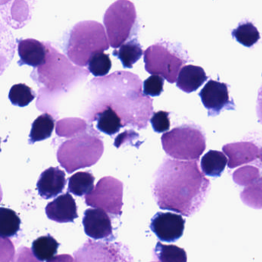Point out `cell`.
<instances>
[{
	"mask_svg": "<svg viewBox=\"0 0 262 262\" xmlns=\"http://www.w3.org/2000/svg\"><path fill=\"white\" fill-rule=\"evenodd\" d=\"M210 185L196 161L166 159L155 174L152 193L161 209L191 217L205 202Z\"/></svg>",
	"mask_w": 262,
	"mask_h": 262,
	"instance_id": "cell-1",
	"label": "cell"
},
{
	"mask_svg": "<svg viewBox=\"0 0 262 262\" xmlns=\"http://www.w3.org/2000/svg\"><path fill=\"white\" fill-rule=\"evenodd\" d=\"M108 48L110 42L102 24L84 21L76 24L72 30L67 53L72 62L79 67H85L95 54L103 53Z\"/></svg>",
	"mask_w": 262,
	"mask_h": 262,
	"instance_id": "cell-2",
	"label": "cell"
},
{
	"mask_svg": "<svg viewBox=\"0 0 262 262\" xmlns=\"http://www.w3.org/2000/svg\"><path fill=\"white\" fill-rule=\"evenodd\" d=\"M103 151V142L100 138L91 134L79 135L60 145L57 159L67 172L71 174L97 163Z\"/></svg>",
	"mask_w": 262,
	"mask_h": 262,
	"instance_id": "cell-3",
	"label": "cell"
},
{
	"mask_svg": "<svg viewBox=\"0 0 262 262\" xmlns=\"http://www.w3.org/2000/svg\"><path fill=\"white\" fill-rule=\"evenodd\" d=\"M202 130L194 125H182L162 136L163 149L177 160L197 161L206 148Z\"/></svg>",
	"mask_w": 262,
	"mask_h": 262,
	"instance_id": "cell-4",
	"label": "cell"
},
{
	"mask_svg": "<svg viewBox=\"0 0 262 262\" xmlns=\"http://www.w3.org/2000/svg\"><path fill=\"white\" fill-rule=\"evenodd\" d=\"M188 59L182 50L166 42L151 46L144 53L145 70L150 74L162 76L170 83L177 81L181 68Z\"/></svg>",
	"mask_w": 262,
	"mask_h": 262,
	"instance_id": "cell-5",
	"label": "cell"
},
{
	"mask_svg": "<svg viewBox=\"0 0 262 262\" xmlns=\"http://www.w3.org/2000/svg\"><path fill=\"white\" fill-rule=\"evenodd\" d=\"M134 4L126 0H119L112 4L104 16L108 42L113 48H119L125 43L136 24Z\"/></svg>",
	"mask_w": 262,
	"mask_h": 262,
	"instance_id": "cell-6",
	"label": "cell"
},
{
	"mask_svg": "<svg viewBox=\"0 0 262 262\" xmlns=\"http://www.w3.org/2000/svg\"><path fill=\"white\" fill-rule=\"evenodd\" d=\"M123 184L108 176L101 179L94 189L85 195V202L93 208H101L113 216L122 215Z\"/></svg>",
	"mask_w": 262,
	"mask_h": 262,
	"instance_id": "cell-7",
	"label": "cell"
},
{
	"mask_svg": "<svg viewBox=\"0 0 262 262\" xmlns=\"http://www.w3.org/2000/svg\"><path fill=\"white\" fill-rule=\"evenodd\" d=\"M76 262H133L128 247L120 243L89 239L74 252Z\"/></svg>",
	"mask_w": 262,
	"mask_h": 262,
	"instance_id": "cell-8",
	"label": "cell"
},
{
	"mask_svg": "<svg viewBox=\"0 0 262 262\" xmlns=\"http://www.w3.org/2000/svg\"><path fill=\"white\" fill-rule=\"evenodd\" d=\"M208 116L214 117L223 110H234V102L230 99L228 85L214 80H209L199 93Z\"/></svg>",
	"mask_w": 262,
	"mask_h": 262,
	"instance_id": "cell-9",
	"label": "cell"
},
{
	"mask_svg": "<svg viewBox=\"0 0 262 262\" xmlns=\"http://www.w3.org/2000/svg\"><path fill=\"white\" fill-rule=\"evenodd\" d=\"M185 219L180 214L171 212H158L151 219V228L162 242H174L183 235Z\"/></svg>",
	"mask_w": 262,
	"mask_h": 262,
	"instance_id": "cell-10",
	"label": "cell"
},
{
	"mask_svg": "<svg viewBox=\"0 0 262 262\" xmlns=\"http://www.w3.org/2000/svg\"><path fill=\"white\" fill-rule=\"evenodd\" d=\"M85 233L94 240L114 241L111 219L106 211L101 208H89L82 219Z\"/></svg>",
	"mask_w": 262,
	"mask_h": 262,
	"instance_id": "cell-11",
	"label": "cell"
},
{
	"mask_svg": "<svg viewBox=\"0 0 262 262\" xmlns=\"http://www.w3.org/2000/svg\"><path fill=\"white\" fill-rule=\"evenodd\" d=\"M46 214L50 220L58 223L74 222L75 219L78 217L76 201L67 191L47 205Z\"/></svg>",
	"mask_w": 262,
	"mask_h": 262,
	"instance_id": "cell-12",
	"label": "cell"
},
{
	"mask_svg": "<svg viewBox=\"0 0 262 262\" xmlns=\"http://www.w3.org/2000/svg\"><path fill=\"white\" fill-rule=\"evenodd\" d=\"M66 185L65 172L59 167H50L40 174L36 186L42 199H51L61 194Z\"/></svg>",
	"mask_w": 262,
	"mask_h": 262,
	"instance_id": "cell-13",
	"label": "cell"
},
{
	"mask_svg": "<svg viewBox=\"0 0 262 262\" xmlns=\"http://www.w3.org/2000/svg\"><path fill=\"white\" fill-rule=\"evenodd\" d=\"M18 53L20 57L19 66L28 65L36 68L45 65L48 49L36 39H19L18 41Z\"/></svg>",
	"mask_w": 262,
	"mask_h": 262,
	"instance_id": "cell-14",
	"label": "cell"
},
{
	"mask_svg": "<svg viewBox=\"0 0 262 262\" xmlns=\"http://www.w3.org/2000/svg\"><path fill=\"white\" fill-rule=\"evenodd\" d=\"M223 151L228 157L229 168L249 163L259 157L258 148L251 142L228 144L224 145Z\"/></svg>",
	"mask_w": 262,
	"mask_h": 262,
	"instance_id": "cell-15",
	"label": "cell"
},
{
	"mask_svg": "<svg viewBox=\"0 0 262 262\" xmlns=\"http://www.w3.org/2000/svg\"><path fill=\"white\" fill-rule=\"evenodd\" d=\"M208 79L205 70L202 67L193 65L185 66L182 67L179 73L176 85L185 93H191L202 86Z\"/></svg>",
	"mask_w": 262,
	"mask_h": 262,
	"instance_id": "cell-16",
	"label": "cell"
},
{
	"mask_svg": "<svg viewBox=\"0 0 262 262\" xmlns=\"http://www.w3.org/2000/svg\"><path fill=\"white\" fill-rule=\"evenodd\" d=\"M93 120H97L98 129L108 136L116 134L124 126L120 116L110 106L96 113Z\"/></svg>",
	"mask_w": 262,
	"mask_h": 262,
	"instance_id": "cell-17",
	"label": "cell"
},
{
	"mask_svg": "<svg viewBox=\"0 0 262 262\" xmlns=\"http://www.w3.org/2000/svg\"><path fill=\"white\" fill-rule=\"evenodd\" d=\"M228 162V159L223 152L211 150L202 157L201 168L205 176L220 177Z\"/></svg>",
	"mask_w": 262,
	"mask_h": 262,
	"instance_id": "cell-18",
	"label": "cell"
},
{
	"mask_svg": "<svg viewBox=\"0 0 262 262\" xmlns=\"http://www.w3.org/2000/svg\"><path fill=\"white\" fill-rule=\"evenodd\" d=\"M55 128V120L48 113L39 116L32 125L29 143L34 144L36 142L46 140L52 136Z\"/></svg>",
	"mask_w": 262,
	"mask_h": 262,
	"instance_id": "cell-19",
	"label": "cell"
},
{
	"mask_svg": "<svg viewBox=\"0 0 262 262\" xmlns=\"http://www.w3.org/2000/svg\"><path fill=\"white\" fill-rule=\"evenodd\" d=\"M60 244L50 234L41 236L33 242L32 251L35 257L40 260L46 261L55 257L58 252Z\"/></svg>",
	"mask_w": 262,
	"mask_h": 262,
	"instance_id": "cell-20",
	"label": "cell"
},
{
	"mask_svg": "<svg viewBox=\"0 0 262 262\" xmlns=\"http://www.w3.org/2000/svg\"><path fill=\"white\" fill-rule=\"evenodd\" d=\"M143 54L142 47L137 39H133L124 43L119 50L113 52V55L119 58L124 68H133V65L142 57Z\"/></svg>",
	"mask_w": 262,
	"mask_h": 262,
	"instance_id": "cell-21",
	"label": "cell"
},
{
	"mask_svg": "<svg viewBox=\"0 0 262 262\" xmlns=\"http://www.w3.org/2000/svg\"><path fill=\"white\" fill-rule=\"evenodd\" d=\"M95 177L89 171H79L69 179V192L82 197L94 189Z\"/></svg>",
	"mask_w": 262,
	"mask_h": 262,
	"instance_id": "cell-22",
	"label": "cell"
},
{
	"mask_svg": "<svg viewBox=\"0 0 262 262\" xmlns=\"http://www.w3.org/2000/svg\"><path fill=\"white\" fill-rule=\"evenodd\" d=\"M21 220L16 211L7 208H0V237H14L20 230Z\"/></svg>",
	"mask_w": 262,
	"mask_h": 262,
	"instance_id": "cell-23",
	"label": "cell"
},
{
	"mask_svg": "<svg viewBox=\"0 0 262 262\" xmlns=\"http://www.w3.org/2000/svg\"><path fill=\"white\" fill-rule=\"evenodd\" d=\"M154 253L160 262H187L185 250L176 245H166L157 242Z\"/></svg>",
	"mask_w": 262,
	"mask_h": 262,
	"instance_id": "cell-24",
	"label": "cell"
},
{
	"mask_svg": "<svg viewBox=\"0 0 262 262\" xmlns=\"http://www.w3.org/2000/svg\"><path fill=\"white\" fill-rule=\"evenodd\" d=\"M231 34L237 42L246 47H252L260 38L257 29L251 23L248 22L241 24L233 30Z\"/></svg>",
	"mask_w": 262,
	"mask_h": 262,
	"instance_id": "cell-25",
	"label": "cell"
},
{
	"mask_svg": "<svg viewBox=\"0 0 262 262\" xmlns=\"http://www.w3.org/2000/svg\"><path fill=\"white\" fill-rule=\"evenodd\" d=\"M87 125L85 121L80 119H65L59 121L56 126V133L62 137L78 136L79 133H84Z\"/></svg>",
	"mask_w": 262,
	"mask_h": 262,
	"instance_id": "cell-26",
	"label": "cell"
},
{
	"mask_svg": "<svg viewBox=\"0 0 262 262\" xmlns=\"http://www.w3.org/2000/svg\"><path fill=\"white\" fill-rule=\"evenodd\" d=\"M35 96L33 90L22 83L13 85L9 93L10 102L19 107L27 106L35 99Z\"/></svg>",
	"mask_w": 262,
	"mask_h": 262,
	"instance_id": "cell-27",
	"label": "cell"
},
{
	"mask_svg": "<svg viewBox=\"0 0 262 262\" xmlns=\"http://www.w3.org/2000/svg\"><path fill=\"white\" fill-rule=\"evenodd\" d=\"M112 67L110 56L104 53L95 54L90 59L88 64L89 70L95 76H106Z\"/></svg>",
	"mask_w": 262,
	"mask_h": 262,
	"instance_id": "cell-28",
	"label": "cell"
},
{
	"mask_svg": "<svg viewBox=\"0 0 262 262\" xmlns=\"http://www.w3.org/2000/svg\"><path fill=\"white\" fill-rule=\"evenodd\" d=\"M242 202L254 209H262V190L257 181L241 192Z\"/></svg>",
	"mask_w": 262,
	"mask_h": 262,
	"instance_id": "cell-29",
	"label": "cell"
},
{
	"mask_svg": "<svg viewBox=\"0 0 262 262\" xmlns=\"http://www.w3.org/2000/svg\"><path fill=\"white\" fill-rule=\"evenodd\" d=\"M233 180L240 186L248 187L260 179V171L256 167L244 166L233 173Z\"/></svg>",
	"mask_w": 262,
	"mask_h": 262,
	"instance_id": "cell-30",
	"label": "cell"
},
{
	"mask_svg": "<svg viewBox=\"0 0 262 262\" xmlns=\"http://www.w3.org/2000/svg\"><path fill=\"white\" fill-rule=\"evenodd\" d=\"M163 78L157 75H152L144 82V95L150 96H160L163 92Z\"/></svg>",
	"mask_w": 262,
	"mask_h": 262,
	"instance_id": "cell-31",
	"label": "cell"
},
{
	"mask_svg": "<svg viewBox=\"0 0 262 262\" xmlns=\"http://www.w3.org/2000/svg\"><path fill=\"white\" fill-rule=\"evenodd\" d=\"M169 113L159 111L154 113L151 119L153 129L156 133H162L168 131L170 128Z\"/></svg>",
	"mask_w": 262,
	"mask_h": 262,
	"instance_id": "cell-32",
	"label": "cell"
},
{
	"mask_svg": "<svg viewBox=\"0 0 262 262\" xmlns=\"http://www.w3.org/2000/svg\"><path fill=\"white\" fill-rule=\"evenodd\" d=\"M15 262H42L38 260L31 249L27 247H21L16 254Z\"/></svg>",
	"mask_w": 262,
	"mask_h": 262,
	"instance_id": "cell-33",
	"label": "cell"
},
{
	"mask_svg": "<svg viewBox=\"0 0 262 262\" xmlns=\"http://www.w3.org/2000/svg\"><path fill=\"white\" fill-rule=\"evenodd\" d=\"M47 262H76L70 254H60V255L55 256L53 258L50 259Z\"/></svg>",
	"mask_w": 262,
	"mask_h": 262,
	"instance_id": "cell-34",
	"label": "cell"
},
{
	"mask_svg": "<svg viewBox=\"0 0 262 262\" xmlns=\"http://www.w3.org/2000/svg\"><path fill=\"white\" fill-rule=\"evenodd\" d=\"M257 183H258V185H260V188H261L262 190V177L260 178V179L257 180Z\"/></svg>",
	"mask_w": 262,
	"mask_h": 262,
	"instance_id": "cell-35",
	"label": "cell"
},
{
	"mask_svg": "<svg viewBox=\"0 0 262 262\" xmlns=\"http://www.w3.org/2000/svg\"><path fill=\"white\" fill-rule=\"evenodd\" d=\"M259 158H260V161L262 162V148L260 150V152H259Z\"/></svg>",
	"mask_w": 262,
	"mask_h": 262,
	"instance_id": "cell-36",
	"label": "cell"
}]
</instances>
